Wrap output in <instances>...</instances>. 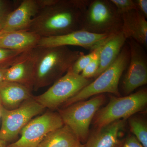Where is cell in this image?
Returning a JSON list of instances; mask_svg holds the SVG:
<instances>
[{"instance_id":"6da1fadb","label":"cell","mask_w":147,"mask_h":147,"mask_svg":"<svg viewBox=\"0 0 147 147\" xmlns=\"http://www.w3.org/2000/svg\"><path fill=\"white\" fill-rule=\"evenodd\" d=\"M90 0H56L41 9L28 30L41 37L57 36L81 30L82 17Z\"/></svg>"},{"instance_id":"7a4b0ae2","label":"cell","mask_w":147,"mask_h":147,"mask_svg":"<svg viewBox=\"0 0 147 147\" xmlns=\"http://www.w3.org/2000/svg\"><path fill=\"white\" fill-rule=\"evenodd\" d=\"M35 66L33 90L47 86L63 76L83 52L67 46L36 47L34 49Z\"/></svg>"},{"instance_id":"3957f363","label":"cell","mask_w":147,"mask_h":147,"mask_svg":"<svg viewBox=\"0 0 147 147\" xmlns=\"http://www.w3.org/2000/svg\"><path fill=\"white\" fill-rule=\"evenodd\" d=\"M130 51L128 45L125 44L118 57L95 80L85 87L78 93L62 105L64 108L78 101L87 100L89 98L105 93L120 96L119 84L123 73L129 62Z\"/></svg>"},{"instance_id":"277c9868","label":"cell","mask_w":147,"mask_h":147,"mask_svg":"<svg viewBox=\"0 0 147 147\" xmlns=\"http://www.w3.org/2000/svg\"><path fill=\"white\" fill-rule=\"evenodd\" d=\"M122 25L121 14L110 0H90L83 13L81 30L114 35L122 31Z\"/></svg>"},{"instance_id":"5b68a950","label":"cell","mask_w":147,"mask_h":147,"mask_svg":"<svg viewBox=\"0 0 147 147\" xmlns=\"http://www.w3.org/2000/svg\"><path fill=\"white\" fill-rule=\"evenodd\" d=\"M105 99L104 94H98L89 100L78 101L59 110L64 124L71 129L81 142H86L90 125Z\"/></svg>"},{"instance_id":"8992f818","label":"cell","mask_w":147,"mask_h":147,"mask_svg":"<svg viewBox=\"0 0 147 147\" xmlns=\"http://www.w3.org/2000/svg\"><path fill=\"white\" fill-rule=\"evenodd\" d=\"M147 103L145 89L123 97L112 96L108 104L95 115V126L99 128L118 120H127L144 109Z\"/></svg>"},{"instance_id":"52a82bcc","label":"cell","mask_w":147,"mask_h":147,"mask_svg":"<svg viewBox=\"0 0 147 147\" xmlns=\"http://www.w3.org/2000/svg\"><path fill=\"white\" fill-rule=\"evenodd\" d=\"M92 80L84 78L69 69L46 92L34 96V98L45 109L55 110L90 84Z\"/></svg>"},{"instance_id":"ba28073f","label":"cell","mask_w":147,"mask_h":147,"mask_svg":"<svg viewBox=\"0 0 147 147\" xmlns=\"http://www.w3.org/2000/svg\"><path fill=\"white\" fill-rule=\"evenodd\" d=\"M45 109L34 100V97L13 110H7L3 107L0 138L7 143L13 141L29 122Z\"/></svg>"},{"instance_id":"9c48e42d","label":"cell","mask_w":147,"mask_h":147,"mask_svg":"<svg viewBox=\"0 0 147 147\" xmlns=\"http://www.w3.org/2000/svg\"><path fill=\"white\" fill-rule=\"evenodd\" d=\"M64 125L59 113L47 111L29 122L21 130L20 138L7 147H38L48 133Z\"/></svg>"},{"instance_id":"30bf717a","label":"cell","mask_w":147,"mask_h":147,"mask_svg":"<svg viewBox=\"0 0 147 147\" xmlns=\"http://www.w3.org/2000/svg\"><path fill=\"white\" fill-rule=\"evenodd\" d=\"M130 58L126 72L122 82L125 94L147 84V56L144 46L132 38H128Z\"/></svg>"},{"instance_id":"8fae6325","label":"cell","mask_w":147,"mask_h":147,"mask_svg":"<svg viewBox=\"0 0 147 147\" xmlns=\"http://www.w3.org/2000/svg\"><path fill=\"white\" fill-rule=\"evenodd\" d=\"M113 35L96 34L78 30L62 35L41 37L37 47H67L71 45L82 47L91 52L105 43Z\"/></svg>"},{"instance_id":"7c38bea8","label":"cell","mask_w":147,"mask_h":147,"mask_svg":"<svg viewBox=\"0 0 147 147\" xmlns=\"http://www.w3.org/2000/svg\"><path fill=\"white\" fill-rule=\"evenodd\" d=\"M42 8L40 0L22 1L4 20L1 34L28 30L32 20Z\"/></svg>"},{"instance_id":"4fadbf2b","label":"cell","mask_w":147,"mask_h":147,"mask_svg":"<svg viewBox=\"0 0 147 147\" xmlns=\"http://www.w3.org/2000/svg\"><path fill=\"white\" fill-rule=\"evenodd\" d=\"M34 49L25 52L7 68L4 81L21 84L33 90L35 66Z\"/></svg>"},{"instance_id":"5bb4252c","label":"cell","mask_w":147,"mask_h":147,"mask_svg":"<svg viewBox=\"0 0 147 147\" xmlns=\"http://www.w3.org/2000/svg\"><path fill=\"white\" fill-rule=\"evenodd\" d=\"M126 121L118 120L96 128L89 135L84 147H120L122 143L120 139V133L124 127Z\"/></svg>"},{"instance_id":"9a60e30c","label":"cell","mask_w":147,"mask_h":147,"mask_svg":"<svg viewBox=\"0 0 147 147\" xmlns=\"http://www.w3.org/2000/svg\"><path fill=\"white\" fill-rule=\"evenodd\" d=\"M121 15L123 22L122 32L127 39L132 38L146 48L147 18L137 10L130 11Z\"/></svg>"},{"instance_id":"2e32d148","label":"cell","mask_w":147,"mask_h":147,"mask_svg":"<svg viewBox=\"0 0 147 147\" xmlns=\"http://www.w3.org/2000/svg\"><path fill=\"white\" fill-rule=\"evenodd\" d=\"M31 89L22 84L4 81L0 84V100L4 108L12 110L34 97Z\"/></svg>"},{"instance_id":"e0dca14e","label":"cell","mask_w":147,"mask_h":147,"mask_svg":"<svg viewBox=\"0 0 147 147\" xmlns=\"http://www.w3.org/2000/svg\"><path fill=\"white\" fill-rule=\"evenodd\" d=\"M41 37L29 30L3 33L0 35V48L28 51L37 47Z\"/></svg>"},{"instance_id":"ac0fdd59","label":"cell","mask_w":147,"mask_h":147,"mask_svg":"<svg viewBox=\"0 0 147 147\" xmlns=\"http://www.w3.org/2000/svg\"><path fill=\"white\" fill-rule=\"evenodd\" d=\"M127 38L121 32L110 37L104 43L99 55V66L94 78L108 68L118 57Z\"/></svg>"},{"instance_id":"d6986e66","label":"cell","mask_w":147,"mask_h":147,"mask_svg":"<svg viewBox=\"0 0 147 147\" xmlns=\"http://www.w3.org/2000/svg\"><path fill=\"white\" fill-rule=\"evenodd\" d=\"M81 144L74 132L68 126L64 125L48 133L38 147H78Z\"/></svg>"},{"instance_id":"ffe728a7","label":"cell","mask_w":147,"mask_h":147,"mask_svg":"<svg viewBox=\"0 0 147 147\" xmlns=\"http://www.w3.org/2000/svg\"><path fill=\"white\" fill-rule=\"evenodd\" d=\"M130 130L144 147H147V124L146 120L139 116L128 118Z\"/></svg>"},{"instance_id":"44dd1931","label":"cell","mask_w":147,"mask_h":147,"mask_svg":"<svg viewBox=\"0 0 147 147\" xmlns=\"http://www.w3.org/2000/svg\"><path fill=\"white\" fill-rule=\"evenodd\" d=\"M104 43L90 52V53L89 54L86 55L84 54V55L81 56L76 60L69 69L74 73L76 74H80L83 69L88 65L92 61L94 60L95 59L99 56L100 51Z\"/></svg>"},{"instance_id":"7402d4cb","label":"cell","mask_w":147,"mask_h":147,"mask_svg":"<svg viewBox=\"0 0 147 147\" xmlns=\"http://www.w3.org/2000/svg\"><path fill=\"white\" fill-rule=\"evenodd\" d=\"M26 52L0 48V68H8Z\"/></svg>"},{"instance_id":"603a6c76","label":"cell","mask_w":147,"mask_h":147,"mask_svg":"<svg viewBox=\"0 0 147 147\" xmlns=\"http://www.w3.org/2000/svg\"><path fill=\"white\" fill-rule=\"evenodd\" d=\"M116 7L120 14L132 10H137L135 1L133 0H110Z\"/></svg>"},{"instance_id":"cb8c5ba5","label":"cell","mask_w":147,"mask_h":147,"mask_svg":"<svg viewBox=\"0 0 147 147\" xmlns=\"http://www.w3.org/2000/svg\"><path fill=\"white\" fill-rule=\"evenodd\" d=\"M99 66V59L98 56L83 69L80 74L86 79L94 78L98 70Z\"/></svg>"},{"instance_id":"d4e9b609","label":"cell","mask_w":147,"mask_h":147,"mask_svg":"<svg viewBox=\"0 0 147 147\" xmlns=\"http://www.w3.org/2000/svg\"><path fill=\"white\" fill-rule=\"evenodd\" d=\"M15 5V2L12 3L9 1L0 0V24L3 23L6 16L16 8Z\"/></svg>"},{"instance_id":"484cf974","label":"cell","mask_w":147,"mask_h":147,"mask_svg":"<svg viewBox=\"0 0 147 147\" xmlns=\"http://www.w3.org/2000/svg\"><path fill=\"white\" fill-rule=\"evenodd\" d=\"M120 147H144L134 135H129L127 137Z\"/></svg>"},{"instance_id":"4316f807","label":"cell","mask_w":147,"mask_h":147,"mask_svg":"<svg viewBox=\"0 0 147 147\" xmlns=\"http://www.w3.org/2000/svg\"><path fill=\"white\" fill-rule=\"evenodd\" d=\"M137 5V10L147 18V0H134Z\"/></svg>"},{"instance_id":"83f0119b","label":"cell","mask_w":147,"mask_h":147,"mask_svg":"<svg viewBox=\"0 0 147 147\" xmlns=\"http://www.w3.org/2000/svg\"><path fill=\"white\" fill-rule=\"evenodd\" d=\"M7 68H0V84L4 81L5 75Z\"/></svg>"},{"instance_id":"f1b7e54d","label":"cell","mask_w":147,"mask_h":147,"mask_svg":"<svg viewBox=\"0 0 147 147\" xmlns=\"http://www.w3.org/2000/svg\"><path fill=\"white\" fill-rule=\"evenodd\" d=\"M6 142L0 138V147H7Z\"/></svg>"},{"instance_id":"f546056e","label":"cell","mask_w":147,"mask_h":147,"mask_svg":"<svg viewBox=\"0 0 147 147\" xmlns=\"http://www.w3.org/2000/svg\"><path fill=\"white\" fill-rule=\"evenodd\" d=\"M3 108L1 102L0 100V121H1V110Z\"/></svg>"},{"instance_id":"4dcf8cb0","label":"cell","mask_w":147,"mask_h":147,"mask_svg":"<svg viewBox=\"0 0 147 147\" xmlns=\"http://www.w3.org/2000/svg\"><path fill=\"white\" fill-rule=\"evenodd\" d=\"M3 23L0 24V35L1 34V29H2V25Z\"/></svg>"},{"instance_id":"1f68e13d","label":"cell","mask_w":147,"mask_h":147,"mask_svg":"<svg viewBox=\"0 0 147 147\" xmlns=\"http://www.w3.org/2000/svg\"><path fill=\"white\" fill-rule=\"evenodd\" d=\"M78 147H84V145L81 144L80 146H79Z\"/></svg>"}]
</instances>
